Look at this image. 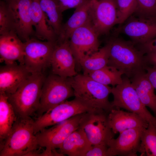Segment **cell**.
<instances>
[{
    "label": "cell",
    "mask_w": 156,
    "mask_h": 156,
    "mask_svg": "<svg viewBox=\"0 0 156 156\" xmlns=\"http://www.w3.org/2000/svg\"><path fill=\"white\" fill-rule=\"evenodd\" d=\"M106 44L109 54L108 65L116 68L129 79L146 71L148 66L145 55L132 42L115 38Z\"/></svg>",
    "instance_id": "cell-1"
},
{
    "label": "cell",
    "mask_w": 156,
    "mask_h": 156,
    "mask_svg": "<svg viewBox=\"0 0 156 156\" xmlns=\"http://www.w3.org/2000/svg\"><path fill=\"white\" fill-rule=\"evenodd\" d=\"M45 77L43 73L31 74L14 93L7 95L18 118H27L37 114Z\"/></svg>",
    "instance_id": "cell-2"
},
{
    "label": "cell",
    "mask_w": 156,
    "mask_h": 156,
    "mask_svg": "<svg viewBox=\"0 0 156 156\" xmlns=\"http://www.w3.org/2000/svg\"><path fill=\"white\" fill-rule=\"evenodd\" d=\"M31 118L17 117L3 145L0 147V156H31L38 145L34 132Z\"/></svg>",
    "instance_id": "cell-3"
},
{
    "label": "cell",
    "mask_w": 156,
    "mask_h": 156,
    "mask_svg": "<svg viewBox=\"0 0 156 156\" xmlns=\"http://www.w3.org/2000/svg\"><path fill=\"white\" fill-rule=\"evenodd\" d=\"M69 79L75 98L107 114L112 108L109 100L112 88L83 74H77Z\"/></svg>",
    "instance_id": "cell-4"
},
{
    "label": "cell",
    "mask_w": 156,
    "mask_h": 156,
    "mask_svg": "<svg viewBox=\"0 0 156 156\" xmlns=\"http://www.w3.org/2000/svg\"><path fill=\"white\" fill-rule=\"evenodd\" d=\"M112 108H122L138 115L156 129V117L142 102L130 79L125 75L121 83L112 88Z\"/></svg>",
    "instance_id": "cell-5"
},
{
    "label": "cell",
    "mask_w": 156,
    "mask_h": 156,
    "mask_svg": "<svg viewBox=\"0 0 156 156\" xmlns=\"http://www.w3.org/2000/svg\"><path fill=\"white\" fill-rule=\"evenodd\" d=\"M83 114L74 116L50 128L44 129L35 134L39 146L45 148L43 152V156L57 155L55 149L59 148L69 135L79 128Z\"/></svg>",
    "instance_id": "cell-6"
},
{
    "label": "cell",
    "mask_w": 156,
    "mask_h": 156,
    "mask_svg": "<svg viewBox=\"0 0 156 156\" xmlns=\"http://www.w3.org/2000/svg\"><path fill=\"white\" fill-rule=\"evenodd\" d=\"M74 96L69 78L50 75L45 77L42 87L37 117Z\"/></svg>",
    "instance_id": "cell-7"
},
{
    "label": "cell",
    "mask_w": 156,
    "mask_h": 156,
    "mask_svg": "<svg viewBox=\"0 0 156 156\" xmlns=\"http://www.w3.org/2000/svg\"><path fill=\"white\" fill-rule=\"evenodd\" d=\"M96 110L94 108L75 98L66 100L38 117L34 120L33 126L35 134L49 126L63 122L75 115Z\"/></svg>",
    "instance_id": "cell-8"
},
{
    "label": "cell",
    "mask_w": 156,
    "mask_h": 156,
    "mask_svg": "<svg viewBox=\"0 0 156 156\" xmlns=\"http://www.w3.org/2000/svg\"><path fill=\"white\" fill-rule=\"evenodd\" d=\"M107 113L96 110L83 114L79 128L82 129L92 145L103 144L108 146L115 134L109 126Z\"/></svg>",
    "instance_id": "cell-9"
},
{
    "label": "cell",
    "mask_w": 156,
    "mask_h": 156,
    "mask_svg": "<svg viewBox=\"0 0 156 156\" xmlns=\"http://www.w3.org/2000/svg\"><path fill=\"white\" fill-rule=\"evenodd\" d=\"M24 43V65L31 74L43 73L50 66L56 42L31 37Z\"/></svg>",
    "instance_id": "cell-10"
},
{
    "label": "cell",
    "mask_w": 156,
    "mask_h": 156,
    "mask_svg": "<svg viewBox=\"0 0 156 156\" xmlns=\"http://www.w3.org/2000/svg\"><path fill=\"white\" fill-rule=\"evenodd\" d=\"M99 35L91 22L74 30L69 38L70 46L76 63L98 51Z\"/></svg>",
    "instance_id": "cell-11"
},
{
    "label": "cell",
    "mask_w": 156,
    "mask_h": 156,
    "mask_svg": "<svg viewBox=\"0 0 156 156\" xmlns=\"http://www.w3.org/2000/svg\"><path fill=\"white\" fill-rule=\"evenodd\" d=\"M117 9L116 0H92L91 23L99 36L107 33L117 24Z\"/></svg>",
    "instance_id": "cell-12"
},
{
    "label": "cell",
    "mask_w": 156,
    "mask_h": 156,
    "mask_svg": "<svg viewBox=\"0 0 156 156\" xmlns=\"http://www.w3.org/2000/svg\"><path fill=\"white\" fill-rule=\"evenodd\" d=\"M10 11L14 30L24 42L34 36L29 12L30 0H4Z\"/></svg>",
    "instance_id": "cell-13"
},
{
    "label": "cell",
    "mask_w": 156,
    "mask_h": 156,
    "mask_svg": "<svg viewBox=\"0 0 156 156\" xmlns=\"http://www.w3.org/2000/svg\"><path fill=\"white\" fill-rule=\"evenodd\" d=\"M76 64L69 40L56 42L51 60L52 73L65 78L73 77L77 74Z\"/></svg>",
    "instance_id": "cell-14"
},
{
    "label": "cell",
    "mask_w": 156,
    "mask_h": 156,
    "mask_svg": "<svg viewBox=\"0 0 156 156\" xmlns=\"http://www.w3.org/2000/svg\"><path fill=\"white\" fill-rule=\"evenodd\" d=\"M145 128L129 129L119 133L116 139L108 144L113 156H136L138 152L141 136Z\"/></svg>",
    "instance_id": "cell-15"
},
{
    "label": "cell",
    "mask_w": 156,
    "mask_h": 156,
    "mask_svg": "<svg viewBox=\"0 0 156 156\" xmlns=\"http://www.w3.org/2000/svg\"><path fill=\"white\" fill-rule=\"evenodd\" d=\"M131 17L122 26V30L135 45L156 37V20L137 16Z\"/></svg>",
    "instance_id": "cell-16"
},
{
    "label": "cell",
    "mask_w": 156,
    "mask_h": 156,
    "mask_svg": "<svg viewBox=\"0 0 156 156\" xmlns=\"http://www.w3.org/2000/svg\"><path fill=\"white\" fill-rule=\"evenodd\" d=\"M31 74L24 65L16 62L1 66L0 93H13Z\"/></svg>",
    "instance_id": "cell-17"
},
{
    "label": "cell",
    "mask_w": 156,
    "mask_h": 156,
    "mask_svg": "<svg viewBox=\"0 0 156 156\" xmlns=\"http://www.w3.org/2000/svg\"><path fill=\"white\" fill-rule=\"evenodd\" d=\"M24 43L14 31L0 35V62L5 64L16 61L24 65Z\"/></svg>",
    "instance_id": "cell-18"
},
{
    "label": "cell",
    "mask_w": 156,
    "mask_h": 156,
    "mask_svg": "<svg viewBox=\"0 0 156 156\" xmlns=\"http://www.w3.org/2000/svg\"><path fill=\"white\" fill-rule=\"evenodd\" d=\"M109 126L115 134L126 130L137 128H146L148 124L134 113L113 108L107 114Z\"/></svg>",
    "instance_id": "cell-19"
},
{
    "label": "cell",
    "mask_w": 156,
    "mask_h": 156,
    "mask_svg": "<svg viewBox=\"0 0 156 156\" xmlns=\"http://www.w3.org/2000/svg\"><path fill=\"white\" fill-rule=\"evenodd\" d=\"M29 12L32 25L35 28L34 36L41 40L56 42L58 36L48 24L39 0H30Z\"/></svg>",
    "instance_id": "cell-20"
},
{
    "label": "cell",
    "mask_w": 156,
    "mask_h": 156,
    "mask_svg": "<svg viewBox=\"0 0 156 156\" xmlns=\"http://www.w3.org/2000/svg\"><path fill=\"white\" fill-rule=\"evenodd\" d=\"M92 0H84L76 8L73 14L64 24L57 42L68 40L76 29L91 22L90 7Z\"/></svg>",
    "instance_id": "cell-21"
},
{
    "label": "cell",
    "mask_w": 156,
    "mask_h": 156,
    "mask_svg": "<svg viewBox=\"0 0 156 156\" xmlns=\"http://www.w3.org/2000/svg\"><path fill=\"white\" fill-rule=\"evenodd\" d=\"M92 145L83 131L79 127L69 135L57 151L63 156H85Z\"/></svg>",
    "instance_id": "cell-22"
},
{
    "label": "cell",
    "mask_w": 156,
    "mask_h": 156,
    "mask_svg": "<svg viewBox=\"0 0 156 156\" xmlns=\"http://www.w3.org/2000/svg\"><path fill=\"white\" fill-rule=\"evenodd\" d=\"M142 103L149 107L156 117V95L155 88L145 72L138 74L130 79Z\"/></svg>",
    "instance_id": "cell-23"
},
{
    "label": "cell",
    "mask_w": 156,
    "mask_h": 156,
    "mask_svg": "<svg viewBox=\"0 0 156 156\" xmlns=\"http://www.w3.org/2000/svg\"><path fill=\"white\" fill-rule=\"evenodd\" d=\"M8 95L0 93V147L9 134L17 117Z\"/></svg>",
    "instance_id": "cell-24"
},
{
    "label": "cell",
    "mask_w": 156,
    "mask_h": 156,
    "mask_svg": "<svg viewBox=\"0 0 156 156\" xmlns=\"http://www.w3.org/2000/svg\"><path fill=\"white\" fill-rule=\"evenodd\" d=\"M40 6L45 14L48 24L58 36L62 26V13L57 0H39Z\"/></svg>",
    "instance_id": "cell-25"
},
{
    "label": "cell",
    "mask_w": 156,
    "mask_h": 156,
    "mask_svg": "<svg viewBox=\"0 0 156 156\" xmlns=\"http://www.w3.org/2000/svg\"><path fill=\"white\" fill-rule=\"evenodd\" d=\"M109 58L108 48L106 44L97 51L81 60L79 65L83 70V74L88 75L107 65Z\"/></svg>",
    "instance_id": "cell-26"
},
{
    "label": "cell",
    "mask_w": 156,
    "mask_h": 156,
    "mask_svg": "<svg viewBox=\"0 0 156 156\" xmlns=\"http://www.w3.org/2000/svg\"><path fill=\"white\" fill-rule=\"evenodd\" d=\"M123 75L122 73L116 68L107 65L87 75L102 84L114 86L122 83Z\"/></svg>",
    "instance_id": "cell-27"
},
{
    "label": "cell",
    "mask_w": 156,
    "mask_h": 156,
    "mask_svg": "<svg viewBox=\"0 0 156 156\" xmlns=\"http://www.w3.org/2000/svg\"><path fill=\"white\" fill-rule=\"evenodd\" d=\"M138 152L141 156H156V129L151 124L142 132Z\"/></svg>",
    "instance_id": "cell-28"
},
{
    "label": "cell",
    "mask_w": 156,
    "mask_h": 156,
    "mask_svg": "<svg viewBox=\"0 0 156 156\" xmlns=\"http://www.w3.org/2000/svg\"><path fill=\"white\" fill-rule=\"evenodd\" d=\"M117 5V24L123 23L135 12L136 0H116Z\"/></svg>",
    "instance_id": "cell-29"
},
{
    "label": "cell",
    "mask_w": 156,
    "mask_h": 156,
    "mask_svg": "<svg viewBox=\"0 0 156 156\" xmlns=\"http://www.w3.org/2000/svg\"><path fill=\"white\" fill-rule=\"evenodd\" d=\"M136 16L156 20V0H136Z\"/></svg>",
    "instance_id": "cell-30"
},
{
    "label": "cell",
    "mask_w": 156,
    "mask_h": 156,
    "mask_svg": "<svg viewBox=\"0 0 156 156\" xmlns=\"http://www.w3.org/2000/svg\"><path fill=\"white\" fill-rule=\"evenodd\" d=\"M14 31L12 16L8 6L4 0L0 2V35Z\"/></svg>",
    "instance_id": "cell-31"
},
{
    "label": "cell",
    "mask_w": 156,
    "mask_h": 156,
    "mask_svg": "<svg viewBox=\"0 0 156 156\" xmlns=\"http://www.w3.org/2000/svg\"><path fill=\"white\" fill-rule=\"evenodd\" d=\"M85 156H113L108 146L98 144L92 145Z\"/></svg>",
    "instance_id": "cell-32"
},
{
    "label": "cell",
    "mask_w": 156,
    "mask_h": 156,
    "mask_svg": "<svg viewBox=\"0 0 156 156\" xmlns=\"http://www.w3.org/2000/svg\"><path fill=\"white\" fill-rule=\"evenodd\" d=\"M144 55L156 51V37L144 43L136 45Z\"/></svg>",
    "instance_id": "cell-33"
},
{
    "label": "cell",
    "mask_w": 156,
    "mask_h": 156,
    "mask_svg": "<svg viewBox=\"0 0 156 156\" xmlns=\"http://www.w3.org/2000/svg\"><path fill=\"white\" fill-rule=\"evenodd\" d=\"M84 0H57L62 11L76 8Z\"/></svg>",
    "instance_id": "cell-34"
},
{
    "label": "cell",
    "mask_w": 156,
    "mask_h": 156,
    "mask_svg": "<svg viewBox=\"0 0 156 156\" xmlns=\"http://www.w3.org/2000/svg\"><path fill=\"white\" fill-rule=\"evenodd\" d=\"M146 71L148 79L156 90V66H148Z\"/></svg>",
    "instance_id": "cell-35"
},
{
    "label": "cell",
    "mask_w": 156,
    "mask_h": 156,
    "mask_svg": "<svg viewBox=\"0 0 156 156\" xmlns=\"http://www.w3.org/2000/svg\"><path fill=\"white\" fill-rule=\"evenodd\" d=\"M145 58L148 66H156V51L145 54Z\"/></svg>",
    "instance_id": "cell-36"
}]
</instances>
